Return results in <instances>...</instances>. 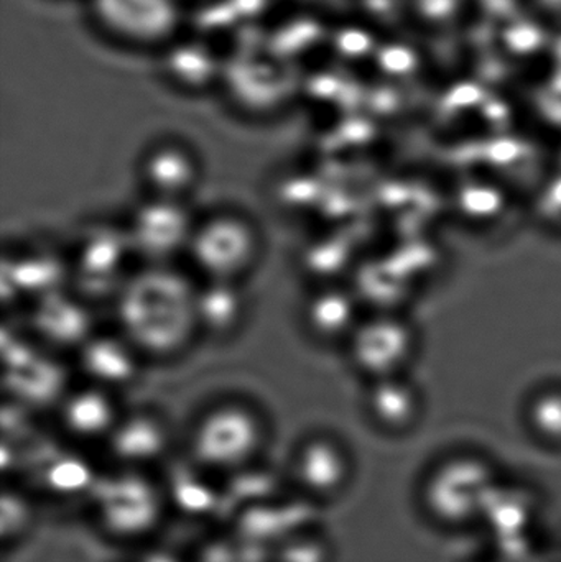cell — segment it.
Listing matches in <instances>:
<instances>
[{
    "label": "cell",
    "instance_id": "obj_15",
    "mask_svg": "<svg viewBox=\"0 0 561 562\" xmlns=\"http://www.w3.org/2000/svg\"><path fill=\"white\" fill-rule=\"evenodd\" d=\"M302 319L310 337L322 344L348 342L361 323L356 297L333 283L322 284L306 297Z\"/></svg>",
    "mask_w": 561,
    "mask_h": 562
},
{
    "label": "cell",
    "instance_id": "obj_10",
    "mask_svg": "<svg viewBox=\"0 0 561 562\" xmlns=\"http://www.w3.org/2000/svg\"><path fill=\"white\" fill-rule=\"evenodd\" d=\"M92 9L109 32L141 45L167 42L180 16L177 0H92Z\"/></svg>",
    "mask_w": 561,
    "mask_h": 562
},
{
    "label": "cell",
    "instance_id": "obj_8",
    "mask_svg": "<svg viewBox=\"0 0 561 562\" xmlns=\"http://www.w3.org/2000/svg\"><path fill=\"white\" fill-rule=\"evenodd\" d=\"M290 474L302 497L313 502H332L351 482V456L338 439L325 432H315L303 439L293 452Z\"/></svg>",
    "mask_w": 561,
    "mask_h": 562
},
{
    "label": "cell",
    "instance_id": "obj_26",
    "mask_svg": "<svg viewBox=\"0 0 561 562\" xmlns=\"http://www.w3.org/2000/svg\"><path fill=\"white\" fill-rule=\"evenodd\" d=\"M450 101L458 105L476 104L483 98V91L476 82H461L451 89Z\"/></svg>",
    "mask_w": 561,
    "mask_h": 562
},
{
    "label": "cell",
    "instance_id": "obj_27",
    "mask_svg": "<svg viewBox=\"0 0 561 562\" xmlns=\"http://www.w3.org/2000/svg\"><path fill=\"white\" fill-rule=\"evenodd\" d=\"M542 2L549 3V5H552V7L561 5V0H542Z\"/></svg>",
    "mask_w": 561,
    "mask_h": 562
},
{
    "label": "cell",
    "instance_id": "obj_22",
    "mask_svg": "<svg viewBox=\"0 0 561 562\" xmlns=\"http://www.w3.org/2000/svg\"><path fill=\"white\" fill-rule=\"evenodd\" d=\"M503 40L514 55H532L543 46V32L536 23L519 20L504 30Z\"/></svg>",
    "mask_w": 561,
    "mask_h": 562
},
{
    "label": "cell",
    "instance_id": "obj_12",
    "mask_svg": "<svg viewBox=\"0 0 561 562\" xmlns=\"http://www.w3.org/2000/svg\"><path fill=\"white\" fill-rule=\"evenodd\" d=\"M124 412L114 392L86 383L63 396L58 423L69 439L85 445L108 442Z\"/></svg>",
    "mask_w": 561,
    "mask_h": 562
},
{
    "label": "cell",
    "instance_id": "obj_17",
    "mask_svg": "<svg viewBox=\"0 0 561 562\" xmlns=\"http://www.w3.org/2000/svg\"><path fill=\"white\" fill-rule=\"evenodd\" d=\"M33 327L45 342L53 347L81 349L94 334L91 333V314L75 294H49L36 304Z\"/></svg>",
    "mask_w": 561,
    "mask_h": 562
},
{
    "label": "cell",
    "instance_id": "obj_18",
    "mask_svg": "<svg viewBox=\"0 0 561 562\" xmlns=\"http://www.w3.org/2000/svg\"><path fill=\"white\" fill-rule=\"evenodd\" d=\"M366 409L379 428L407 431L420 416V395L402 375L374 380L366 396Z\"/></svg>",
    "mask_w": 561,
    "mask_h": 562
},
{
    "label": "cell",
    "instance_id": "obj_14",
    "mask_svg": "<svg viewBox=\"0 0 561 562\" xmlns=\"http://www.w3.org/2000/svg\"><path fill=\"white\" fill-rule=\"evenodd\" d=\"M142 359L121 333L94 334L78 350L79 370L88 383L114 393L137 380Z\"/></svg>",
    "mask_w": 561,
    "mask_h": 562
},
{
    "label": "cell",
    "instance_id": "obj_19",
    "mask_svg": "<svg viewBox=\"0 0 561 562\" xmlns=\"http://www.w3.org/2000/svg\"><path fill=\"white\" fill-rule=\"evenodd\" d=\"M527 422L537 438L561 446V389L537 393L527 408Z\"/></svg>",
    "mask_w": 561,
    "mask_h": 562
},
{
    "label": "cell",
    "instance_id": "obj_4",
    "mask_svg": "<svg viewBox=\"0 0 561 562\" xmlns=\"http://www.w3.org/2000/svg\"><path fill=\"white\" fill-rule=\"evenodd\" d=\"M260 254L256 224L236 211H217L198 221L187 257L203 281L240 283L256 269Z\"/></svg>",
    "mask_w": 561,
    "mask_h": 562
},
{
    "label": "cell",
    "instance_id": "obj_23",
    "mask_svg": "<svg viewBox=\"0 0 561 562\" xmlns=\"http://www.w3.org/2000/svg\"><path fill=\"white\" fill-rule=\"evenodd\" d=\"M379 66L389 75L404 76L414 71L418 65L417 55L411 46L385 45L378 55Z\"/></svg>",
    "mask_w": 561,
    "mask_h": 562
},
{
    "label": "cell",
    "instance_id": "obj_2",
    "mask_svg": "<svg viewBox=\"0 0 561 562\" xmlns=\"http://www.w3.org/2000/svg\"><path fill=\"white\" fill-rule=\"evenodd\" d=\"M267 436L269 429L259 409L243 400H220L194 419L188 452L201 471L237 474L259 459Z\"/></svg>",
    "mask_w": 561,
    "mask_h": 562
},
{
    "label": "cell",
    "instance_id": "obj_20",
    "mask_svg": "<svg viewBox=\"0 0 561 562\" xmlns=\"http://www.w3.org/2000/svg\"><path fill=\"white\" fill-rule=\"evenodd\" d=\"M270 562H332V548L318 533L295 531L270 550Z\"/></svg>",
    "mask_w": 561,
    "mask_h": 562
},
{
    "label": "cell",
    "instance_id": "obj_24",
    "mask_svg": "<svg viewBox=\"0 0 561 562\" xmlns=\"http://www.w3.org/2000/svg\"><path fill=\"white\" fill-rule=\"evenodd\" d=\"M341 53L348 56H362L372 48V36L366 30H345L338 42Z\"/></svg>",
    "mask_w": 561,
    "mask_h": 562
},
{
    "label": "cell",
    "instance_id": "obj_3",
    "mask_svg": "<svg viewBox=\"0 0 561 562\" xmlns=\"http://www.w3.org/2000/svg\"><path fill=\"white\" fill-rule=\"evenodd\" d=\"M167 514V492L145 471L117 469L92 494V517L99 530L122 543L147 540Z\"/></svg>",
    "mask_w": 561,
    "mask_h": 562
},
{
    "label": "cell",
    "instance_id": "obj_6",
    "mask_svg": "<svg viewBox=\"0 0 561 562\" xmlns=\"http://www.w3.org/2000/svg\"><path fill=\"white\" fill-rule=\"evenodd\" d=\"M197 223L188 203L147 198L132 211L125 233L144 266H171L187 257Z\"/></svg>",
    "mask_w": 561,
    "mask_h": 562
},
{
    "label": "cell",
    "instance_id": "obj_9",
    "mask_svg": "<svg viewBox=\"0 0 561 562\" xmlns=\"http://www.w3.org/2000/svg\"><path fill=\"white\" fill-rule=\"evenodd\" d=\"M127 233L114 229H99L89 234L78 247L71 276L79 281L81 297L112 296L115 300L135 270L128 269L132 259Z\"/></svg>",
    "mask_w": 561,
    "mask_h": 562
},
{
    "label": "cell",
    "instance_id": "obj_7",
    "mask_svg": "<svg viewBox=\"0 0 561 562\" xmlns=\"http://www.w3.org/2000/svg\"><path fill=\"white\" fill-rule=\"evenodd\" d=\"M348 346L352 366L374 382L402 375L414 356L415 337L404 321L375 316L358 324Z\"/></svg>",
    "mask_w": 561,
    "mask_h": 562
},
{
    "label": "cell",
    "instance_id": "obj_1",
    "mask_svg": "<svg viewBox=\"0 0 561 562\" xmlns=\"http://www.w3.org/2000/svg\"><path fill=\"white\" fill-rule=\"evenodd\" d=\"M198 283L171 266H144L115 296L119 333L144 359L180 356L200 336L194 316Z\"/></svg>",
    "mask_w": 561,
    "mask_h": 562
},
{
    "label": "cell",
    "instance_id": "obj_21",
    "mask_svg": "<svg viewBox=\"0 0 561 562\" xmlns=\"http://www.w3.org/2000/svg\"><path fill=\"white\" fill-rule=\"evenodd\" d=\"M198 562H270V554L263 548L244 540L229 537L217 540L201 551Z\"/></svg>",
    "mask_w": 561,
    "mask_h": 562
},
{
    "label": "cell",
    "instance_id": "obj_5",
    "mask_svg": "<svg viewBox=\"0 0 561 562\" xmlns=\"http://www.w3.org/2000/svg\"><path fill=\"white\" fill-rule=\"evenodd\" d=\"M496 474L484 459L457 456L428 475L424 502L431 517L445 525H464L483 517L497 487Z\"/></svg>",
    "mask_w": 561,
    "mask_h": 562
},
{
    "label": "cell",
    "instance_id": "obj_11",
    "mask_svg": "<svg viewBox=\"0 0 561 562\" xmlns=\"http://www.w3.org/2000/svg\"><path fill=\"white\" fill-rule=\"evenodd\" d=\"M138 171L148 198L178 203H188L203 177L200 158L178 142H161L148 148Z\"/></svg>",
    "mask_w": 561,
    "mask_h": 562
},
{
    "label": "cell",
    "instance_id": "obj_25",
    "mask_svg": "<svg viewBox=\"0 0 561 562\" xmlns=\"http://www.w3.org/2000/svg\"><path fill=\"white\" fill-rule=\"evenodd\" d=\"M460 0H417L418 12L428 20H447L457 12Z\"/></svg>",
    "mask_w": 561,
    "mask_h": 562
},
{
    "label": "cell",
    "instance_id": "obj_13",
    "mask_svg": "<svg viewBox=\"0 0 561 562\" xmlns=\"http://www.w3.org/2000/svg\"><path fill=\"white\" fill-rule=\"evenodd\" d=\"M105 446L117 469L147 472L167 456L171 446L170 428L157 413L145 409L124 413Z\"/></svg>",
    "mask_w": 561,
    "mask_h": 562
},
{
    "label": "cell",
    "instance_id": "obj_16",
    "mask_svg": "<svg viewBox=\"0 0 561 562\" xmlns=\"http://www.w3.org/2000/svg\"><path fill=\"white\" fill-rule=\"evenodd\" d=\"M194 316L200 336L224 340L239 333L247 317L243 284L201 281L194 296Z\"/></svg>",
    "mask_w": 561,
    "mask_h": 562
}]
</instances>
